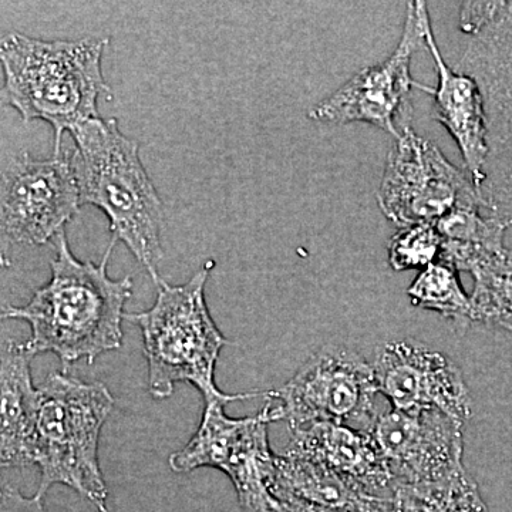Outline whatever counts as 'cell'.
I'll return each instance as SVG.
<instances>
[{
  "label": "cell",
  "instance_id": "7c38bea8",
  "mask_svg": "<svg viewBox=\"0 0 512 512\" xmlns=\"http://www.w3.org/2000/svg\"><path fill=\"white\" fill-rule=\"evenodd\" d=\"M463 426L437 409L380 414L372 436L399 484L440 483L463 473Z\"/></svg>",
  "mask_w": 512,
  "mask_h": 512
},
{
  "label": "cell",
  "instance_id": "8992f818",
  "mask_svg": "<svg viewBox=\"0 0 512 512\" xmlns=\"http://www.w3.org/2000/svg\"><path fill=\"white\" fill-rule=\"evenodd\" d=\"M225 402L205 403L204 417L190 443L170 457L175 473H190L200 467L221 470L231 478L239 503L248 512H278L272 495L276 456L268 441V424L284 419L281 406H266L256 416L231 419Z\"/></svg>",
  "mask_w": 512,
  "mask_h": 512
},
{
  "label": "cell",
  "instance_id": "7402d4cb",
  "mask_svg": "<svg viewBox=\"0 0 512 512\" xmlns=\"http://www.w3.org/2000/svg\"><path fill=\"white\" fill-rule=\"evenodd\" d=\"M0 512H46V510L43 497L40 495L36 494L32 498H28L18 490L3 487Z\"/></svg>",
  "mask_w": 512,
  "mask_h": 512
},
{
  "label": "cell",
  "instance_id": "ffe728a7",
  "mask_svg": "<svg viewBox=\"0 0 512 512\" xmlns=\"http://www.w3.org/2000/svg\"><path fill=\"white\" fill-rule=\"evenodd\" d=\"M457 269L444 261L427 266L414 279L407 296L414 306L456 320H471V298L464 292Z\"/></svg>",
  "mask_w": 512,
  "mask_h": 512
},
{
  "label": "cell",
  "instance_id": "9a60e30c",
  "mask_svg": "<svg viewBox=\"0 0 512 512\" xmlns=\"http://www.w3.org/2000/svg\"><path fill=\"white\" fill-rule=\"evenodd\" d=\"M284 453L328 467L359 490L370 494L396 481L372 434L335 423H315L293 430Z\"/></svg>",
  "mask_w": 512,
  "mask_h": 512
},
{
  "label": "cell",
  "instance_id": "6da1fadb",
  "mask_svg": "<svg viewBox=\"0 0 512 512\" xmlns=\"http://www.w3.org/2000/svg\"><path fill=\"white\" fill-rule=\"evenodd\" d=\"M53 242L56 256L50 262L49 284L37 289L28 305L5 306L2 318L29 323L32 338L23 345L33 357L52 352L66 366L83 359L93 363L123 343L121 323L133 281L107 275L113 242L99 265L77 261L64 231Z\"/></svg>",
  "mask_w": 512,
  "mask_h": 512
},
{
  "label": "cell",
  "instance_id": "7a4b0ae2",
  "mask_svg": "<svg viewBox=\"0 0 512 512\" xmlns=\"http://www.w3.org/2000/svg\"><path fill=\"white\" fill-rule=\"evenodd\" d=\"M109 39H35L9 33L0 43L3 90L8 106L25 123L46 121L55 131V154L63 150L62 137L87 121L99 119L100 97L111 99L101 69Z\"/></svg>",
  "mask_w": 512,
  "mask_h": 512
},
{
  "label": "cell",
  "instance_id": "e0dca14e",
  "mask_svg": "<svg viewBox=\"0 0 512 512\" xmlns=\"http://www.w3.org/2000/svg\"><path fill=\"white\" fill-rule=\"evenodd\" d=\"M441 261L474 278L471 320L512 332V251L444 245Z\"/></svg>",
  "mask_w": 512,
  "mask_h": 512
},
{
  "label": "cell",
  "instance_id": "ac0fdd59",
  "mask_svg": "<svg viewBox=\"0 0 512 512\" xmlns=\"http://www.w3.org/2000/svg\"><path fill=\"white\" fill-rule=\"evenodd\" d=\"M275 478L271 493L282 491L299 500L346 512H389L384 501L359 490L328 467L306 458L276 456Z\"/></svg>",
  "mask_w": 512,
  "mask_h": 512
},
{
  "label": "cell",
  "instance_id": "52a82bcc",
  "mask_svg": "<svg viewBox=\"0 0 512 512\" xmlns=\"http://www.w3.org/2000/svg\"><path fill=\"white\" fill-rule=\"evenodd\" d=\"M470 37L460 69L483 93L490 148L480 195L491 215L512 222V2H490Z\"/></svg>",
  "mask_w": 512,
  "mask_h": 512
},
{
  "label": "cell",
  "instance_id": "5bb4252c",
  "mask_svg": "<svg viewBox=\"0 0 512 512\" xmlns=\"http://www.w3.org/2000/svg\"><path fill=\"white\" fill-rule=\"evenodd\" d=\"M426 46L433 56L439 77V83L431 93L434 99V119L446 127L456 141L466 161L468 174L480 192L490 153L483 93L476 79L448 66L434 39L430 20L426 25Z\"/></svg>",
  "mask_w": 512,
  "mask_h": 512
},
{
  "label": "cell",
  "instance_id": "9c48e42d",
  "mask_svg": "<svg viewBox=\"0 0 512 512\" xmlns=\"http://www.w3.org/2000/svg\"><path fill=\"white\" fill-rule=\"evenodd\" d=\"M402 36L393 55L376 66L365 67L335 93L319 101L309 117L320 123L372 124L393 137L402 136L412 117L410 93L420 89L433 93L431 87L417 83L412 77V59L426 45V25L430 20L424 2H410Z\"/></svg>",
  "mask_w": 512,
  "mask_h": 512
},
{
  "label": "cell",
  "instance_id": "277c9868",
  "mask_svg": "<svg viewBox=\"0 0 512 512\" xmlns=\"http://www.w3.org/2000/svg\"><path fill=\"white\" fill-rule=\"evenodd\" d=\"M214 262H207L187 284L157 285L153 308L126 313L143 332L148 362V387L154 399H167L175 383H190L200 390L205 403L235 402L258 393H222L215 384V365L228 340L212 320L205 301V285Z\"/></svg>",
  "mask_w": 512,
  "mask_h": 512
},
{
  "label": "cell",
  "instance_id": "44dd1931",
  "mask_svg": "<svg viewBox=\"0 0 512 512\" xmlns=\"http://www.w3.org/2000/svg\"><path fill=\"white\" fill-rule=\"evenodd\" d=\"M443 237L436 224L400 228L387 244L389 264L394 271L427 268L440 261Z\"/></svg>",
  "mask_w": 512,
  "mask_h": 512
},
{
  "label": "cell",
  "instance_id": "d6986e66",
  "mask_svg": "<svg viewBox=\"0 0 512 512\" xmlns=\"http://www.w3.org/2000/svg\"><path fill=\"white\" fill-rule=\"evenodd\" d=\"M399 512H485L477 485L467 471L431 484H399L396 487Z\"/></svg>",
  "mask_w": 512,
  "mask_h": 512
},
{
  "label": "cell",
  "instance_id": "5b68a950",
  "mask_svg": "<svg viewBox=\"0 0 512 512\" xmlns=\"http://www.w3.org/2000/svg\"><path fill=\"white\" fill-rule=\"evenodd\" d=\"M39 434L36 464L42 471L37 495L63 484L107 510V491L99 464L101 429L114 399L103 383H86L53 373L39 387Z\"/></svg>",
  "mask_w": 512,
  "mask_h": 512
},
{
  "label": "cell",
  "instance_id": "8fae6325",
  "mask_svg": "<svg viewBox=\"0 0 512 512\" xmlns=\"http://www.w3.org/2000/svg\"><path fill=\"white\" fill-rule=\"evenodd\" d=\"M80 207L70 150L63 148L49 160L25 151L3 170L0 228L6 241L32 247L55 241Z\"/></svg>",
  "mask_w": 512,
  "mask_h": 512
},
{
  "label": "cell",
  "instance_id": "2e32d148",
  "mask_svg": "<svg viewBox=\"0 0 512 512\" xmlns=\"http://www.w3.org/2000/svg\"><path fill=\"white\" fill-rule=\"evenodd\" d=\"M30 355L23 343L9 342L2 350L0 461L2 467L36 464L39 434V389L30 373Z\"/></svg>",
  "mask_w": 512,
  "mask_h": 512
},
{
  "label": "cell",
  "instance_id": "ba28073f",
  "mask_svg": "<svg viewBox=\"0 0 512 512\" xmlns=\"http://www.w3.org/2000/svg\"><path fill=\"white\" fill-rule=\"evenodd\" d=\"M377 202L384 217L399 228L437 224L460 208L487 210L470 174L451 164L431 141L417 136L410 124L402 128L387 157Z\"/></svg>",
  "mask_w": 512,
  "mask_h": 512
},
{
  "label": "cell",
  "instance_id": "30bf717a",
  "mask_svg": "<svg viewBox=\"0 0 512 512\" xmlns=\"http://www.w3.org/2000/svg\"><path fill=\"white\" fill-rule=\"evenodd\" d=\"M375 370L345 348H325L313 355L278 392L282 416L293 430L315 423H335L372 433L379 414Z\"/></svg>",
  "mask_w": 512,
  "mask_h": 512
},
{
  "label": "cell",
  "instance_id": "4fadbf2b",
  "mask_svg": "<svg viewBox=\"0 0 512 512\" xmlns=\"http://www.w3.org/2000/svg\"><path fill=\"white\" fill-rule=\"evenodd\" d=\"M377 387L393 409H437L461 423L473 414V399L460 370L439 352L409 342L377 350Z\"/></svg>",
  "mask_w": 512,
  "mask_h": 512
},
{
  "label": "cell",
  "instance_id": "3957f363",
  "mask_svg": "<svg viewBox=\"0 0 512 512\" xmlns=\"http://www.w3.org/2000/svg\"><path fill=\"white\" fill-rule=\"evenodd\" d=\"M72 164L82 205H94L110 222L111 242H123L154 284L163 259L164 207L140 160L137 141L121 133L116 119L87 121L70 133Z\"/></svg>",
  "mask_w": 512,
  "mask_h": 512
}]
</instances>
